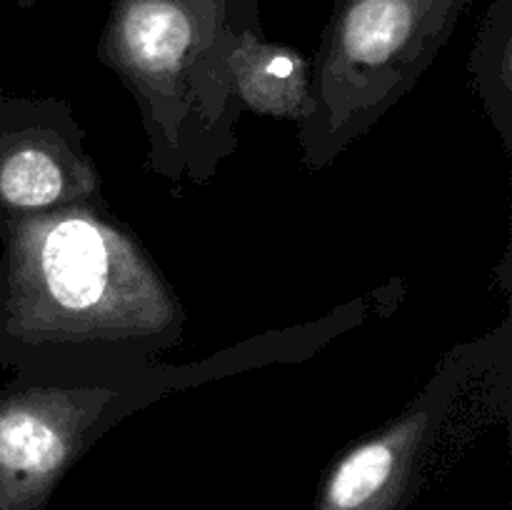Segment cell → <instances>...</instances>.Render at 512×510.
Here are the masks:
<instances>
[{"mask_svg":"<svg viewBox=\"0 0 512 510\" xmlns=\"http://www.w3.org/2000/svg\"><path fill=\"white\" fill-rule=\"evenodd\" d=\"M233 88L240 108L303 125L313 113V63L300 50L270 43L263 30L245 35L233 55Z\"/></svg>","mask_w":512,"mask_h":510,"instance_id":"7","label":"cell"},{"mask_svg":"<svg viewBox=\"0 0 512 510\" xmlns=\"http://www.w3.org/2000/svg\"><path fill=\"white\" fill-rule=\"evenodd\" d=\"M18 3V8H30V5H35L38 0H15Z\"/></svg>","mask_w":512,"mask_h":510,"instance_id":"9","label":"cell"},{"mask_svg":"<svg viewBox=\"0 0 512 510\" xmlns=\"http://www.w3.org/2000/svg\"><path fill=\"white\" fill-rule=\"evenodd\" d=\"M98 60L133 95L148 140L145 165L205 185L238 150L243 118L233 55L263 30L260 0H108Z\"/></svg>","mask_w":512,"mask_h":510,"instance_id":"2","label":"cell"},{"mask_svg":"<svg viewBox=\"0 0 512 510\" xmlns=\"http://www.w3.org/2000/svg\"><path fill=\"white\" fill-rule=\"evenodd\" d=\"M473 0H335L313 63L300 163L328 168L418 85Z\"/></svg>","mask_w":512,"mask_h":510,"instance_id":"4","label":"cell"},{"mask_svg":"<svg viewBox=\"0 0 512 510\" xmlns=\"http://www.w3.org/2000/svg\"><path fill=\"white\" fill-rule=\"evenodd\" d=\"M235 370H248L240 345L113 378L15 375L0 388V510H48L65 475L120 420Z\"/></svg>","mask_w":512,"mask_h":510,"instance_id":"5","label":"cell"},{"mask_svg":"<svg viewBox=\"0 0 512 510\" xmlns=\"http://www.w3.org/2000/svg\"><path fill=\"white\" fill-rule=\"evenodd\" d=\"M100 198V170L68 100L0 93V220Z\"/></svg>","mask_w":512,"mask_h":510,"instance_id":"6","label":"cell"},{"mask_svg":"<svg viewBox=\"0 0 512 510\" xmlns=\"http://www.w3.org/2000/svg\"><path fill=\"white\" fill-rule=\"evenodd\" d=\"M510 418L512 320L505 318L450 348L395 418L335 455L313 510H408L435 475Z\"/></svg>","mask_w":512,"mask_h":510,"instance_id":"3","label":"cell"},{"mask_svg":"<svg viewBox=\"0 0 512 510\" xmlns=\"http://www.w3.org/2000/svg\"><path fill=\"white\" fill-rule=\"evenodd\" d=\"M473 88L512 153V0H495L470 53Z\"/></svg>","mask_w":512,"mask_h":510,"instance_id":"8","label":"cell"},{"mask_svg":"<svg viewBox=\"0 0 512 510\" xmlns=\"http://www.w3.org/2000/svg\"><path fill=\"white\" fill-rule=\"evenodd\" d=\"M0 365L40 378L145 373L185 338L178 290L105 198L0 220Z\"/></svg>","mask_w":512,"mask_h":510,"instance_id":"1","label":"cell"}]
</instances>
